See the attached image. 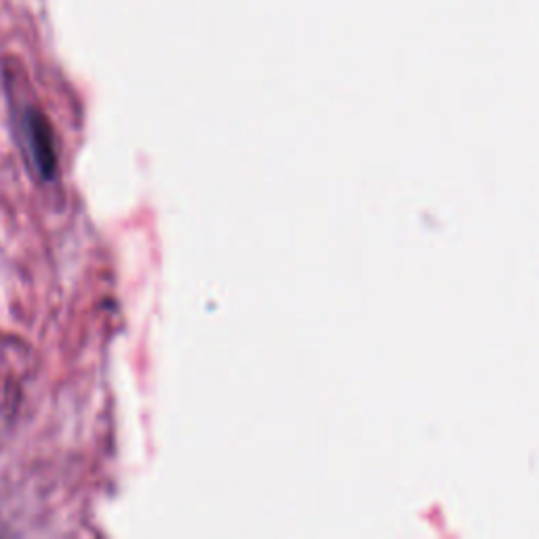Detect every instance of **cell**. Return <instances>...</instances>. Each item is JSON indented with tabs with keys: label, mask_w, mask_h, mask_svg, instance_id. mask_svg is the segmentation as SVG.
<instances>
[{
	"label": "cell",
	"mask_w": 539,
	"mask_h": 539,
	"mask_svg": "<svg viewBox=\"0 0 539 539\" xmlns=\"http://www.w3.org/2000/svg\"><path fill=\"white\" fill-rule=\"evenodd\" d=\"M24 135L28 152L32 154V161L36 171L43 175V179H53L57 169V154H55V142L51 125L38 110L30 108L24 116Z\"/></svg>",
	"instance_id": "obj_1"
}]
</instances>
